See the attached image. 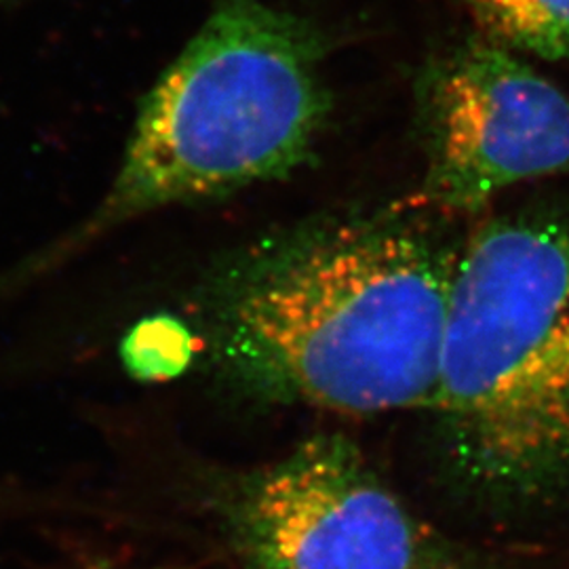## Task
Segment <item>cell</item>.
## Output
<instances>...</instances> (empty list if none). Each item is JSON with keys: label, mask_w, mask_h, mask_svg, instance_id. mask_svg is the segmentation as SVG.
I'll return each instance as SVG.
<instances>
[{"label": "cell", "mask_w": 569, "mask_h": 569, "mask_svg": "<svg viewBox=\"0 0 569 569\" xmlns=\"http://www.w3.org/2000/svg\"><path fill=\"white\" fill-rule=\"evenodd\" d=\"M456 258L392 216H321L228 253L194 315L216 373L251 399L435 409Z\"/></svg>", "instance_id": "cell-1"}, {"label": "cell", "mask_w": 569, "mask_h": 569, "mask_svg": "<svg viewBox=\"0 0 569 569\" xmlns=\"http://www.w3.org/2000/svg\"><path fill=\"white\" fill-rule=\"evenodd\" d=\"M323 58L326 41L305 18L264 0H213L143 96L102 203L0 274V300L140 216L284 180L310 163L331 110Z\"/></svg>", "instance_id": "cell-2"}, {"label": "cell", "mask_w": 569, "mask_h": 569, "mask_svg": "<svg viewBox=\"0 0 569 569\" xmlns=\"http://www.w3.org/2000/svg\"><path fill=\"white\" fill-rule=\"evenodd\" d=\"M435 411L475 486L569 481V216L496 220L458 251Z\"/></svg>", "instance_id": "cell-3"}, {"label": "cell", "mask_w": 569, "mask_h": 569, "mask_svg": "<svg viewBox=\"0 0 569 569\" xmlns=\"http://www.w3.org/2000/svg\"><path fill=\"white\" fill-rule=\"evenodd\" d=\"M224 521L247 568L451 569L446 550L342 435L243 477Z\"/></svg>", "instance_id": "cell-4"}, {"label": "cell", "mask_w": 569, "mask_h": 569, "mask_svg": "<svg viewBox=\"0 0 569 569\" xmlns=\"http://www.w3.org/2000/svg\"><path fill=\"white\" fill-rule=\"evenodd\" d=\"M418 119L427 173L416 207L467 213L515 183L569 171V96L483 37L428 63Z\"/></svg>", "instance_id": "cell-5"}, {"label": "cell", "mask_w": 569, "mask_h": 569, "mask_svg": "<svg viewBox=\"0 0 569 569\" xmlns=\"http://www.w3.org/2000/svg\"><path fill=\"white\" fill-rule=\"evenodd\" d=\"M483 39L515 53L569 60V0H462Z\"/></svg>", "instance_id": "cell-6"}, {"label": "cell", "mask_w": 569, "mask_h": 569, "mask_svg": "<svg viewBox=\"0 0 569 569\" xmlns=\"http://www.w3.org/2000/svg\"><path fill=\"white\" fill-rule=\"evenodd\" d=\"M190 355L188 333L171 319L143 321L124 342L127 366L146 376H167L186 366Z\"/></svg>", "instance_id": "cell-7"}, {"label": "cell", "mask_w": 569, "mask_h": 569, "mask_svg": "<svg viewBox=\"0 0 569 569\" xmlns=\"http://www.w3.org/2000/svg\"><path fill=\"white\" fill-rule=\"evenodd\" d=\"M247 569H283V568H270V566H253V568Z\"/></svg>", "instance_id": "cell-8"}, {"label": "cell", "mask_w": 569, "mask_h": 569, "mask_svg": "<svg viewBox=\"0 0 569 569\" xmlns=\"http://www.w3.org/2000/svg\"><path fill=\"white\" fill-rule=\"evenodd\" d=\"M96 569H102V568H96Z\"/></svg>", "instance_id": "cell-9"}]
</instances>
